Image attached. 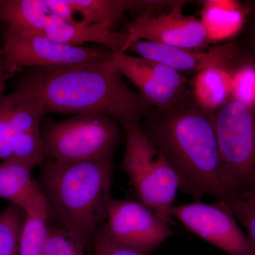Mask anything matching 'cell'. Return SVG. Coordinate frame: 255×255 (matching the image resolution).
Instances as JSON below:
<instances>
[{"label":"cell","mask_w":255,"mask_h":255,"mask_svg":"<svg viewBox=\"0 0 255 255\" xmlns=\"http://www.w3.org/2000/svg\"><path fill=\"white\" fill-rule=\"evenodd\" d=\"M248 37V44H249L250 48H251L252 52L255 56V21L252 25Z\"/></svg>","instance_id":"28"},{"label":"cell","mask_w":255,"mask_h":255,"mask_svg":"<svg viewBox=\"0 0 255 255\" xmlns=\"http://www.w3.org/2000/svg\"><path fill=\"white\" fill-rule=\"evenodd\" d=\"M170 225L141 202L111 197L103 228L116 243L150 254L174 236Z\"/></svg>","instance_id":"9"},{"label":"cell","mask_w":255,"mask_h":255,"mask_svg":"<svg viewBox=\"0 0 255 255\" xmlns=\"http://www.w3.org/2000/svg\"><path fill=\"white\" fill-rule=\"evenodd\" d=\"M74 12L81 16L82 24L112 26L126 20L128 12L139 14L140 0H68Z\"/></svg>","instance_id":"18"},{"label":"cell","mask_w":255,"mask_h":255,"mask_svg":"<svg viewBox=\"0 0 255 255\" xmlns=\"http://www.w3.org/2000/svg\"><path fill=\"white\" fill-rule=\"evenodd\" d=\"M45 35L68 46L80 47L84 43H99L115 53H124L128 38L126 32L114 31L109 25L82 24L80 21L73 24L53 14L47 18Z\"/></svg>","instance_id":"14"},{"label":"cell","mask_w":255,"mask_h":255,"mask_svg":"<svg viewBox=\"0 0 255 255\" xmlns=\"http://www.w3.org/2000/svg\"><path fill=\"white\" fill-rule=\"evenodd\" d=\"M112 60L152 108H168L190 92L186 77L162 64L127 53H115Z\"/></svg>","instance_id":"11"},{"label":"cell","mask_w":255,"mask_h":255,"mask_svg":"<svg viewBox=\"0 0 255 255\" xmlns=\"http://www.w3.org/2000/svg\"><path fill=\"white\" fill-rule=\"evenodd\" d=\"M44 220L26 217L19 255H43L48 225Z\"/></svg>","instance_id":"22"},{"label":"cell","mask_w":255,"mask_h":255,"mask_svg":"<svg viewBox=\"0 0 255 255\" xmlns=\"http://www.w3.org/2000/svg\"><path fill=\"white\" fill-rule=\"evenodd\" d=\"M92 248L93 255H152L116 243L106 233L103 226L96 235Z\"/></svg>","instance_id":"24"},{"label":"cell","mask_w":255,"mask_h":255,"mask_svg":"<svg viewBox=\"0 0 255 255\" xmlns=\"http://www.w3.org/2000/svg\"><path fill=\"white\" fill-rule=\"evenodd\" d=\"M32 166L16 159L0 162V198L24 211L28 217L47 221L50 206L31 177Z\"/></svg>","instance_id":"13"},{"label":"cell","mask_w":255,"mask_h":255,"mask_svg":"<svg viewBox=\"0 0 255 255\" xmlns=\"http://www.w3.org/2000/svg\"><path fill=\"white\" fill-rule=\"evenodd\" d=\"M50 15L44 0H1L0 21L8 30L23 36L45 35Z\"/></svg>","instance_id":"17"},{"label":"cell","mask_w":255,"mask_h":255,"mask_svg":"<svg viewBox=\"0 0 255 255\" xmlns=\"http://www.w3.org/2000/svg\"><path fill=\"white\" fill-rule=\"evenodd\" d=\"M246 9L237 1H202L200 20L205 28L209 44L237 35L246 23Z\"/></svg>","instance_id":"15"},{"label":"cell","mask_w":255,"mask_h":255,"mask_svg":"<svg viewBox=\"0 0 255 255\" xmlns=\"http://www.w3.org/2000/svg\"><path fill=\"white\" fill-rule=\"evenodd\" d=\"M36 70L46 114H102L124 127L140 124L152 109L126 83L112 59Z\"/></svg>","instance_id":"2"},{"label":"cell","mask_w":255,"mask_h":255,"mask_svg":"<svg viewBox=\"0 0 255 255\" xmlns=\"http://www.w3.org/2000/svg\"><path fill=\"white\" fill-rule=\"evenodd\" d=\"M244 199L253 209L255 210V190L248 194Z\"/></svg>","instance_id":"29"},{"label":"cell","mask_w":255,"mask_h":255,"mask_svg":"<svg viewBox=\"0 0 255 255\" xmlns=\"http://www.w3.org/2000/svg\"><path fill=\"white\" fill-rule=\"evenodd\" d=\"M209 117L228 191L245 199L255 190V110L229 100Z\"/></svg>","instance_id":"4"},{"label":"cell","mask_w":255,"mask_h":255,"mask_svg":"<svg viewBox=\"0 0 255 255\" xmlns=\"http://www.w3.org/2000/svg\"><path fill=\"white\" fill-rule=\"evenodd\" d=\"M189 1L177 0L172 9L164 14L142 15L127 23L128 41L144 40L184 49L200 50L209 46L206 31L200 19L183 14Z\"/></svg>","instance_id":"10"},{"label":"cell","mask_w":255,"mask_h":255,"mask_svg":"<svg viewBox=\"0 0 255 255\" xmlns=\"http://www.w3.org/2000/svg\"><path fill=\"white\" fill-rule=\"evenodd\" d=\"M126 149L122 170L140 202L169 224L173 219L170 210L179 189L174 169L151 143L140 124L124 127Z\"/></svg>","instance_id":"5"},{"label":"cell","mask_w":255,"mask_h":255,"mask_svg":"<svg viewBox=\"0 0 255 255\" xmlns=\"http://www.w3.org/2000/svg\"><path fill=\"white\" fill-rule=\"evenodd\" d=\"M1 53L6 75H13L26 67L63 66L111 60L115 54L105 47L68 46L46 35L23 36L8 29Z\"/></svg>","instance_id":"7"},{"label":"cell","mask_w":255,"mask_h":255,"mask_svg":"<svg viewBox=\"0 0 255 255\" xmlns=\"http://www.w3.org/2000/svg\"><path fill=\"white\" fill-rule=\"evenodd\" d=\"M43 255H85V248L64 228L48 226Z\"/></svg>","instance_id":"21"},{"label":"cell","mask_w":255,"mask_h":255,"mask_svg":"<svg viewBox=\"0 0 255 255\" xmlns=\"http://www.w3.org/2000/svg\"><path fill=\"white\" fill-rule=\"evenodd\" d=\"M26 214L10 204L0 211V255H19Z\"/></svg>","instance_id":"19"},{"label":"cell","mask_w":255,"mask_h":255,"mask_svg":"<svg viewBox=\"0 0 255 255\" xmlns=\"http://www.w3.org/2000/svg\"><path fill=\"white\" fill-rule=\"evenodd\" d=\"M14 107L12 93L0 97V160L12 157L13 141L15 131L11 124V114Z\"/></svg>","instance_id":"23"},{"label":"cell","mask_w":255,"mask_h":255,"mask_svg":"<svg viewBox=\"0 0 255 255\" xmlns=\"http://www.w3.org/2000/svg\"><path fill=\"white\" fill-rule=\"evenodd\" d=\"M193 100L208 116L219 110L230 100L232 73L228 67L216 66L195 73L190 83Z\"/></svg>","instance_id":"16"},{"label":"cell","mask_w":255,"mask_h":255,"mask_svg":"<svg viewBox=\"0 0 255 255\" xmlns=\"http://www.w3.org/2000/svg\"><path fill=\"white\" fill-rule=\"evenodd\" d=\"M44 1L50 14L54 15L73 24L79 22L75 17V13L69 4L68 0H44Z\"/></svg>","instance_id":"26"},{"label":"cell","mask_w":255,"mask_h":255,"mask_svg":"<svg viewBox=\"0 0 255 255\" xmlns=\"http://www.w3.org/2000/svg\"><path fill=\"white\" fill-rule=\"evenodd\" d=\"M172 219L189 232L229 255H255V245L243 232L232 210L225 201H199L172 206Z\"/></svg>","instance_id":"8"},{"label":"cell","mask_w":255,"mask_h":255,"mask_svg":"<svg viewBox=\"0 0 255 255\" xmlns=\"http://www.w3.org/2000/svg\"><path fill=\"white\" fill-rule=\"evenodd\" d=\"M46 157L79 162L114 155L122 139L119 124L98 114H77L41 128Z\"/></svg>","instance_id":"6"},{"label":"cell","mask_w":255,"mask_h":255,"mask_svg":"<svg viewBox=\"0 0 255 255\" xmlns=\"http://www.w3.org/2000/svg\"><path fill=\"white\" fill-rule=\"evenodd\" d=\"M40 187L62 226L85 247L92 246L107 219L114 155L79 162L41 164Z\"/></svg>","instance_id":"3"},{"label":"cell","mask_w":255,"mask_h":255,"mask_svg":"<svg viewBox=\"0 0 255 255\" xmlns=\"http://www.w3.org/2000/svg\"><path fill=\"white\" fill-rule=\"evenodd\" d=\"M225 202L232 210L236 219L246 228L247 235L255 245V210L242 198L231 197Z\"/></svg>","instance_id":"25"},{"label":"cell","mask_w":255,"mask_h":255,"mask_svg":"<svg viewBox=\"0 0 255 255\" xmlns=\"http://www.w3.org/2000/svg\"><path fill=\"white\" fill-rule=\"evenodd\" d=\"M128 52L154 60L181 73H196L216 66L231 68L234 56V48L228 45L210 48L208 50H194L144 40L132 42L126 48L125 53Z\"/></svg>","instance_id":"12"},{"label":"cell","mask_w":255,"mask_h":255,"mask_svg":"<svg viewBox=\"0 0 255 255\" xmlns=\"http://www.w3.org/2000/svg\"><path fill=\"white\" fill-rule=\"evenodd\" d=\"M5 75L6 73H5L4 57L2 53H0V97L4 95L3 93L5 89Z\"/></svg>","instance_id":"27"},{"label":"cell","mask_w":255,"mask_h":255,"mask_svg":"<svg viewBox=\"0 0 255 255\" xmlns=\"http://www.w3.org/2000/svg\"><path fill=\"white\" fill-rule=\"evenodd\" d=\"M140 126L174 169L183 192L195 201L206 196L223 201L231 198L214 127L191 92L168 108L151 109Z\"/></svg>","instance_id":"1"},{"label":"cell","mask_w":255,"mask_h":255,"mask_svg":"<svg viewBox=\"0 0 255 255\" xmlns=\"http://www.w3.org/2000/svg\"><path fill=\"white\" fill-rule=\"evenodd\" d=\"M232 73V90L230 100L255 110V64L246 63Z\"/></svg>","instance_id":"20"}]
</instances>
